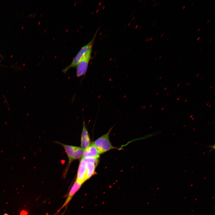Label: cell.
Returning <instances> with one entry per match:
<instances>
[{
    "label": "cell",
    "instance_id": "d6a6232c",
    "mask_svg": "<svg viewBox=\"0 0 215 215\" xmlns=\"http://www.w3.org/2000/svg\"><path fill=\"white\" fill-rule=\"evenodd\" d=\"M212 87H212L210 88H211Z\"/></svg>",
    "mask_w": 215,
    "mask_h": 215
},
{
    "label": "cell",
    "instance_id": "4316f807",
    "mask_svg": "<svg viewBox=\"0 0 215 215\" xmlns=\"http://www.w3.org/2000/svg\"><path fill=\"white\" fill-rule=\"evenodd\" d=\"M179 84L177 86V87L179 86Z\"/></svg>",
    "mask_w": 215,
    "mask_h": 215
},
{
    "label": "cell",
    "instance_id": "e0dca14e",
    "mask_svg": "<svg viewBox=\"0 0 215 215\" xmlns=\"http://www.w3.org/2000/svg\"><path fill=\"white\" fill-rule=\"evenodd\" d=\"M163 35H164V33H162V34L161 35V37H162L163 36Z\"/></svg>",
    "mask_w": 215,
    "mask_h": 215
},
{
    "label": "cell",
    "instance_id": "9a60e30c",
    "mask_svg": "<svg viewBox=\"0 0 215 215\" xmlns=\"http://www.w3.org/2000/svg\"><path fill=\"white\" fill-rule=\"evenodd\" d=\"M210 19H209V20L208 21L207 23H208L210 22Z\"/></svg>",
    "mask_w": 215,
    "mask_h": 215
},
{
    "label": "cell",
    "instance_id": "7a4b0ae2",
    "mask_svg": "<svg viewBox=\"0 0 215 215\" xmlns=\"http://www.w3.org/2000/svg\"><path fill=\"white\" fill-rule=\"evenodd\" d=\"M112 128L110 129L107 133L97 139L93 142L100 154L115 148L109 139V134Z\"/></svg>",
    "mask_w": 215,
    "mask_h": 215
},
{
    "label": "cell",
    "instance_id": "44dd1931",
    "mask_svg": "<svg viewBox=\"0 0 215 215\" xmlns=\"http://www.w3.org/2000/svg\"><path fill=\"white\" fill-rule=\"evenodd\" d=\"M162 57V56H161V55L160 56H159V59H160V58Z\"/></svg>",
    "mask_w": 215,
    "mask_h": 215
},
{
    "label": "cell",
    "instance_id": "8fae6325",
    "mask_svg": "<svg viewBox=\"0 0 215 215\" xmlns=\"http://www.w3.org/2000/svg\"><path fill=\"white\" fill-rule=\"evenodd\" d=\"M28 214V212L25 210H22L20 213V215H27Z\"/></svg>",
    "mask_w": 215,
    "mask_h": 215
},
{
    "label": "cell",
    "instance_id": "ac0fdd59",
    "mask_svg": "<svg viewBox=\"0 0 215 215\" xmlns=\"http://www.w3.org/2000/svg\"><path fill=\"white\" fill-rule=\"evenodd\" d=\"M212 39L211 40L209 41V43H211V42H212Z\"/></svg>",
    "mask_w": 215,
    "mask_h": 215
},
{
    "label": "cell",
    "instance_id": "83f0119b",
    "mask_svg": "<svg viewBox=\"0 0 215 215\" xmlns=\"http://www.w3.org/2000/svg\"><path fill=\"white\" fill-rule=\"evenodd\" d=\"M199 75V74H198V75H198Z\"/></svg>",
    "mask_w": 215,
    "mask_h": 215
},
{
    "label": "cell",
    "instance_id": "f546056e",
    "mask_svg": "<svg viewBox=\"0 0 215 215\" xmlns=\"http://www.w3.org/2000/svg\"><path fill=\"white\" fill-rule=\"evenodd\" d=\"M179 99V98H178V99H177V100H178V99Z\"/></svg>",
    "mask_w": 215,
    "mask_h": 215
},
{
    "label": "cell",
    "instance_id": "9c48e42d",
    "mask_svg": "<svg viewBox=\"0 0 215 215\" xmlns=\"http://www.w3.org/2000/svg\"><path fill=\"white\" fill-rule=\"evenodd\" d=\"M57 143H59L62 145L65 150L69 160L68 163L67 165L68 167L69 165H70V163L73 161V156L75 146L66 145L58 142H57Z\"/></svg>",
    "mask_w": 215,
    "mask_h": 215
},
{
    "label": "cell",
    "instance_id": "7402d4cb",
    "mask_svg": "<svg viewBox=\"0 0 215 215\" xmlns=\"http://www.w3.org/2000/svg\"><path fill=\"white\" fill-rule=\"evenodd\" d=\"M169 37H168V38H167V39H166V41L168 40V39H169Z\"/></svg>",
    "mask_w": 215,
    "mask_h": 215
},
{
    "label": "cell",
    "instance_id": "30bf717a",
    "mask_svg": "<svg viewBox=\"0 0 215 215\" xmlns=\"http://www.w3.org/2000/svg\"><path fill=\"white\" fill-rule=\"evenodd\" d=\"M84 150L81 148L75 146L73 156V161L83 157Z\"/></svg>",
    "mask_w": 215,
    "mask_h": 215
},
{
    "label": "cell",
    "instance_id": "6da1fadb",
    "mask_svg": "<svg viewBox=\"0 0 215 215\" xmlns=\"http://www.w3.org/2000/svg\"><path fill=\"white\" fill-rule=\"evenodd\" d=\"M97 32L98 31H97L91 40L87 44L81 48L73 58L71 63L63 70L62 72L63 73H65L69 69L73 67H76L85 53L91 47L93 46Z\"/></svg>",
    "mask_w": 215,
    "mask_h": 215
},
{
    "label": "cell",
    "instance_id": "603a6c76",
    "mask_svg": "<svg viewBox=\"0 0 215 215\" xmlns=\"http://www.w3.org/2000/svg\"><path fill=\"white\" fill-rule=\"evenodd\" d=\"M202 49V48H201L200 49V50H199V51H201Z\"/></svg>",
    "mask_w": 215,
    "mask_h": 215
},
{
    "label": "cell",
    "instance_id": "52a82bcc",
    "mask_svg": "<svg viewBox=\"0 0 215 215\" xmlns=\"http://www.w3.org/2000/svg\"><path fill=\"white\" fill-rule=\"evenodd\" d=\"M90 144V138L84 120L81 136V147L84 150H85L87 148Z\"/></svg>",
    "mask_w": 215,
    "mask_h": 215
},
{
    "label": "cell",
    "instance_id": "ffe728a7",
    "mask_svg": "<svg viewBox=\"0 0 215 215\" xmlns=\"http://www.w3.org/2000/svg\"><path fill=\"white\" fill-rule=\"evenodd\" d=\"M194 4V2H193L192 3V4H191V6H192L193 4Z\"/></svg>",
    "mask_w": 215,
    "mask_h": 215
},
{
    "label": "cell",
    "instance_id": "2e32d148",
    "mask_svg": "<svg viewBox=\"0 0 215 215\" xmlns=\"http://www.w3.org/2000/svg\"><path fill=\"white\" fill-rule=\"evenodd\" d=\"M200 29H201V28H199L198 29V30H197V32L199 31V30H200Z\"/></svg>",
    "mask_w": 215,
    "mask_h": 215
},
{
    "label": "cell",
    "instance_id": "5b68a950",
    "mask_svg": "<svg viewBox=\"0 0 215 215\" xmlns=\"http://www.w3.org/2000/svg\"><path fill=\"white\" fill-rule=\"evenodd\" d=\"M87 180L86 162L82 157L79 162L76 181L82 185Z\"/></svg>",
    "mask_w": 215,
    "mask_h": 215
},
{
    "label": "cell",
    "instance_id": "4dcf8cb0",
    "mask_svg": "<svg viewBox=\"0 0 215 215\" xmlns=\"http://www.w3.org/2000/svg\"><path fill=\"white\" fill-rule=\"evenodd\" d=\"M187 101V100H186V101H185V102Z\"/></svg>",
    "mask_w": 215,
    "mask_h": 215
},
{
    "label": "cell",
    "instance_id": "3957f363",
    "mask_svg": "<svg viewBox=\"0 0 215 215\" xmlns=\"http://www.w3.org/2000/svg\"><path fill=\"white\" fill-rule=\"evenodd\" d=\"M92 47H91L85 53L76 67L77 77H79L85 74L91 57Z\"/></svg>",
    "mask_w": 215,
    "mask_h": 215
},
{
    "label": "cell",
    "instance_id": "7c38bea8",
    "mask_svg": "<svg viewBox=\"0 0 215 215\" xmlns=\"http://www.w3.org/2000/svg\"><path fill=\"white\" fill-rule=\"evenodd\" d=\"M209 147L210 148H212L213 149H214H214H215V145H214L210 146Z\"/></svg>",
    "mask_w": 215,
    "mask_h": 215
},
{
    "label": "cell",
    "instance_id": "1f68e13d",
    "mask_svg": "<svg viewBox=\"0 0 215 215\" xmlns=\"http://www.w3.org/2000/svg\"><path fill=\"white\" fill-rule=\"evenodd\" d=\"M161 77H161V78H160V79H160L161 78Z\"/></svg>",
    "mask_w": 215,
    "mask_h": 215
},
{
    "label": "cell",
    "instance_id": "4fadbf2b",
    "mask_svg": "<svg viewBox=\"0 0 215 215\" xmlns=\"http://www.w3.org/2000/svg\"><path fill=\"white\" fill-rule=\"evenodd\" d=\"M185 5H183L182 6V9L183 10H184L185 9Z\"/></svg>",
    "mask_w": 215,
    "mask_h": 215
},
{
    "label": "cell",
    "instance_id": "d6986e66",
    "mask_svg": "<svg viewBox=\"0 0 215 215\" xmlns=\"http://www.w3.org/2000/svg\"><path fill=\"white\" fill-rule=\"evenodd\" d=\"M3 215H9L5 213V214H4Z\"/></svg>",
    "mask_w": 215,
    "mask_h": 215
},
{
    "label": "cell",
    "instance_id": "484cf974",
    "mask_svg": "<svg viewBox=\"0 0 215 215\" xmlns=\"http://www.w3.org/2000/svg\"><path fill=\"white\" fill-rule=\"evenodd\" d=\"M208 104H209L208 103V104L206 105H207Z\"/></svg>",
    "mask_w": 215,
    "mask_h": 215
},
{
    "label": "cell",
    "instance_id": "cb8c5ba5",
    "mask_svg": "<svg viewBox=\"0 0 215 215\" xmlns=\"http://www.w3.org/2000/svg\"><path fill=\"white\" fill-rule=\"evenodd\" d=\"M180 59H181V58H180L179 59V60H180Z\"/></svg>",
    "mask_w": 215,
    "mask_h": 215
},
{
    "label": "cell",
    "instance_id": "ba28073f",
    "mask_svg": "<svg viewBox=\"0 0 215 215\" xmlns=\"http://www.w3.org/2000/svg\"><path fill=\"white\" fill-rule=\"evenodd\" d=\"M100 154L98 150L93 142L87 148L84 150L82 157L84 158H99Z\"/></svg>",
    "mask_w": 215,
    "mask_h": 215
},
{
    "label": "cell",
    "instance_id": "277c9868",
    "mask_svg": "<svg viewBox=\"0 0 215 215\" xmlns=\"http://www.w3.org/2000/svg\"><path fill=\"white\" fill-rule=\"evenodd\" d=\"M86 162V179H89L95 174V170L98 165L99 158H84Z\"/></svg>",
    "mask_w": 215,
    "mask_h": 215
},
{
    "label": "cell",
    "instance_id": "d4e9b609",
    "mask_svg": "<svg viewBox=\"0 0 215 215\" xmlns=\"http://www.w3.org/2000/svg\"><path fill=\"white\" fill-rule=\"evenodd\" d=\"M164 108H162V110H163V109Z\"/></svg>",
    "mask_w": 215,
    "mask_h": 215
},
{
    "label": "cell",
    "instance_id": "8992f818",
    "mask_svg": "<svg viewBox=\"0 0 215 215\" xmlns=\"http://www.w3.org/2000/svg\"><path fill=\"white\" fill-rule=\"evenodd\" d=\"M82 184L75 181L71 187L67 197L62 206L57 211L55 215L63 208L66 207L69 203L72 198L81 187Z\"/></svg>",
    "mask_w": 215,
    "mask_h": 215
},
{
    "label": "cell",
    "instance_id": "f1b7e54d",
    "mask_svg": "<svg viewBox=\"0 0 215 215\" xmlns=\"http://www.w3.org/2000/svg\"><path fill=\"white\" fill-rule=\"evenodd\" d=\"M211 106V105H210V106H209V107H210V106Z\"/></svg>",
    "mask_w": 215,
    "mask_h": 215
},
{
    "label": "cell",
    "instance_id": "5bb4252c",
    "mask_svg": "<svg viewBox=\"0 0 215 215\" xmlns=\"http://www.w3.org/2000/svg\"><path fill=\"white\" fill-rule=\"evenodd\" d=\"M200 37L199 36V37H198L197 38V39H196V41H198L199 40V39H200Z\"/></svg>",
    "mask_w": 215,
    "mask_h": 215
}]
</instances>
